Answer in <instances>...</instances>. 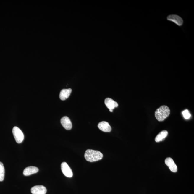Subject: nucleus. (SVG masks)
Returning a JSON list of instances; mask_svg holds the SVG:
<instances>
[{
	"label": "nucleus",
	"instance_id": "6",
	"mask_svg": "<svg viewBox=\"0 0 194 194\" xmlns=\"http://www.w3.org/2000/svg\"><path fill=\"white\" fill-rule=\"evenodd\" d=\"M105 104L111 112H113V110L115 108L118 107V106L117 103L110 98H107L105 99Z\"/></svg>",
	"mask_w": 194,
	"mask_h": 194
},
{
	"label": "nucleus",
	"instance_id": "15",
	"mask_svg": "<svg viewBox=\"0 0 194 194\" xmlns=\"http://www.w3.org/2000/svg\"><path fill=\"white\" fill-rule=\"evenodd\" d=\"M182 114H183L184 117L185 118V119H189L190 118V116H191V115H190V114L189 113L188 110H184L183 112H182Z\"/></svg>",
	"mask_w": 194,
	"mask_h": 194
},
{
	"label": "nucleus",
	"instance_id": "2",
	"mask_svg": "<svg viewBox=\"0 0 194 194\" xmlns=\"http://www.w3.org/2000/svg\"><path fill=\"white\" fill-rule=\"evenodd\" d=\"M170 109L166 105H163L155 112V116L159 121H163L170 114Z\"/></svg>",
	"mask_w": 194,
	"mask_h": 194
},
{
	"label": "nucleus",
	"instance_id": "5",
	"mask_svg": "<svg viewBox=\"0 0 194 194\" xmlns=\"http://www.w3.org/2000/svg\"><path fill=\"white\" fill-rule=\"evenodd\" d=\"M168 21L175 23L177 25L181 26L183 25V21L181 17L177 15L172 14L168 16L167 17Z\"/></svg>",
	"mask_w": 194,
	"mask_h": 194
},
{
	"label": "nucleus",
	"instance_id": "10",
	"mask_svg": "<svg viewBox=\"0 0 194 194\" xmlns=\"http://www.w3.org/2000/svg\"><path fill=\"white\" fill-rule=\"evenodd\" d=\"M98 127L100 130L106 132H109L111 130V127L109 123L105 121L100 122L98 125Z\"/></svg>",
	"mask_w": 194,
	"mask_h": 194
},
{
	"label": "nucleus",
	"instance_id": "7",
	"mask_svg": "<svg viewBox=\"0 0 194 194\" xmlns=\"http://www.w3.org/2000/svg\"><path fill=\"white\" fill-rule=\"evenodd\" d=\"M47 190L43 185H36L31 189V192L33 194H46Z\"/></svg>",
	"mask_w": 194,
	"mask_h": 194
},
{
	"label": "nucleus",
	"instance_id": "8",
	"mask_svg": "<svg viewBox=\"0 0 194 194\" xmlns=\"http://www.w3.org/2000/svg\"><path fill=\"white\" fill-rule=\"evenodd\" d=\"M165 163L172 172L174 173L177 172L178 168L173 159L171 158H167L165 160Z\"/></svg>",
	"mask_w": 194,
	"mask_h": 194
},
{
	"label": "nucleus",
	"instance_id": "12",
	"mask_svg": "<svg viewBox=\"0 0 194 194\" xmlns=\"http://www.w3.org/2000/svg\"><path fill=\"white\" fill-rule=\"evenodd\" d=\"M71 88L64 89L61 90L59 94V98L62 100H65L68 98L72 92Z\"/></svg>",
	"mask_w": 194,
	"mask_h": 194
},
{
	"label": "nucleus",
	"instance_id": "11",
	"mask_svg": "<svg viewBox=\"0 0 194 194\" xmlns=\"http://www.w3.org/2000/svg\"><path fill=\"white\" fill-rule=\"evenodd\" d=\"M38 169L36 167L30 166L27 167L23 170V174L25 176H29L33 174L38 173Z\"/></svg>",
	"mask_w": 194,
	"mask_h": 194
},
{
	"label": "nucleus",
	"instance_id": "14",
	"mask_svg": "<svg viewBox=\"0 0 194 194\" xmlns=\"http://www.w3.org/2000/svg\"><path fill=\"white\" fill-rule=\"evenodd\" d=\"M4 167L3 163L0 162V182H2L4 180Z\"/></svg>",
	"mask_w": 194,
	"mask_h": 194
},
{
	"label": "nucleus",
	"instance_id": "3",
	"mask_svg": "<svg viewBox=\"0 0 194 194\" xmlns=\"http://www.w3.org/2000/svg\"><path fill=\"white\" fill-rule=\"evenodd\" d=\"M12 133L16 141L18 143H20L24 140V135L21 130L17 127H14L12 130Z\"/></svg>",
	"mask_w": 194,
	"mask_h": 194
},
{
	"label": "nucleus",
	"instance_id": "4",
	"mask_svg": "<svg viewBox=\"0 0 194 194\" xmlns=\"http://www.w3.org/2000/svg\"><path fill=\"white\" fill-rule=\"evenodd\" d=\"M62 172L65 176L68 178H71L72 177L73 174L71 168L68 166V164L66 162H63L61 165Z\"/></svg>",
	"mask_w": 194,
	"mask_h": 194
},
{
	"label": "nucleus",
	"instance_id": "9",
	"mask_svg": "<svg viewBox=\"0 0 194 194\" xmlns=\"http://www.w3.org/2000/svg\"><path fill=\"white\" fill-rule=\"evenodd\" d=\"M61 123L65 129L69 130L72 128V123L70 119L67 116L63 117L61 119Z\"/></svg>",
	"mask_w": 194,
	"mask_h": 194
},
{
	"label": "nucleus",
	"instance_id": "1",
	"mask_svg": "<svg viewBox=\"0 0 194 194\" xmlns=\"http://www.w3.org/2000/svg\"><path fill=\"white\" fill-rule=\"evenodd\" d=\"M103 155L101 152L91 149H88L85 152V158L87 161L93 162L101 160Z\"/></svg>",
	"mask_w": 194,
	"mask_h": 194
},
{
	"label": "nucleus",
	"instance_id": "13",
	"mask_svg": "<svg viewBox=\"0 0 194 194\" xmlns=\"http://www.w3.org/2000/svg\"><path fill=\"white\" fill-rule=\"evenodd\" d=\"M168 135V132L166 130L162 131L159 133L155 138V141L158 143L162 141L163 140L166 138Z\"/></svg>",
	"mask_w": 194,
	"mask_h": 194
}]
</instances>
